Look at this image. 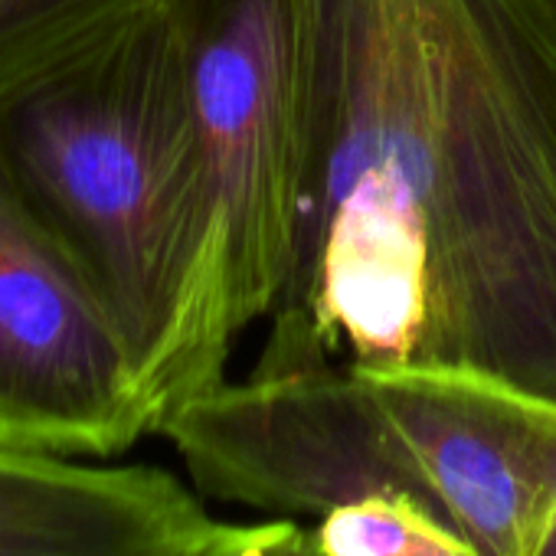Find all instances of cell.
<instances>
[{"label":"cell","mask_w":556,"mask_h":556,"mask_svg":"<svg viewBox=\"0 0 556 556\" xmlns=\"http://www.w3.org/2000/svg\"><path fill=\"white\" fill-rule=\"evenodd\" d=\"M302 157L255 370L556 406V0H299Z\"/></svg>","instance_id":"obj_1"},{"label":"cell","mask_w":556,"mask_h":556,"mask_svg":"<svg viewBox=\"0 0 556 556\" xmlns=\"http://www.w3.org/2000/svg\"><path fill=\"white\" fill-rule=\"evenodd\" d=\"M265 556H321V549H318L312 530H305V527H299V523L289 520L286 533L271 543V549Z\"/></svg>","instance_id":"obj_11"},{"label":"cell","mask_w":556,"mask_h":556,"mask_svg":"<svg viewBox=\"0 0 556 556\" xmlns=\"http://www.w3.org/2000/svg\"><path fill=\"white\" fill-rule=\"evenodd\" d=\"M206 184L203 348L226 377L232 341L286 282L302 157L299 0H164Z\"/></svg>","instance_id":"obj_3"},{"label":"cell","mask_w":556,"mask_h":556,"mask_svg":"<svg viewBox=\"0 0 556 556\" xmlns=\"http://www.w3.org/2000/svg\"><path fill=\"white\" fill-rule=\"evenodd\" d=\"M151 0H0V86Z\"/></svg>","instance_id":"obj_9"},{"label":"cell","mask_w":556,"mask_h":556,"mask_svg":"<svg viewBox=\"0 0 556 556\" xmlns=\"http://www.w3.org/2000/svg\"><path fill=\"white\" fill-rule=\"evenodd\" d=\"M286 527H289V520L236 527V533L226 543H219L216 549H210L206 556H265L271 549V543L286 533Z\"/></svg>","instance_id":"obj_10"},{"label":"cell","mask_w":556,"mask_h":556,"mask_svg":"<svg viewBox=\"0 0 556 556\" xmlns=\"http://www.w3.org/2000/svg\"><path fill=\"white\" fill-rule=\"evenodd\" d=\"M367 377L432 507L481 556H533L556 504V406L465 374Z\"/></svg>","instance_id":"obj_6"},{"label":"cell","mask_w":556,"mask_h":556,"mask_svg":"<svg viewBox=\"0 0 556 556\" xmlns=\"http://www.w3.org/2000/svg\"><path fill=\"white\" fill-rule=\"evenodd\" d=\"M236 527L151 465L0 448V556H206Z\"/></svg>","instance_id":"obj_7"},{"label":"cell","mask_w":556,"mask_h":556,"mask_svg":"<svg viewBox=\"0 0 556 556\" xmlns=\"http://www.w3.org/2000/svg\"><path fill=\"white\" fill-rule=\"evenodd\" d=\"M157 432L174 442L197 491L216 501L328 514L406 491L432 507L374 380L354 367H252L239 383L219 380L184 400Z\"/></svg>","instance_id":"obj_4"},{"label":"cell","mask_w":556,"mask_h":556,"mask_svg":"<svg viewBox=\"0 0 556 556\" xmlns=\"http://www.w3.org/2000/svg\"><path fill=\"white\" fill-rule=\"evenodd\" d=\"M0 177L118 328L157 429L226 380L203 348L206 184L164 0L0 86Z\"/></svg>","instance_id":"obj_2"},{"label":"cell","mask_w":556,"mask_h":556,"mask_svg":"<svg viewBox=\"0 0 556 556\" xmlns=\"http://www.w3.org/2000/svg\"><path fill=\"white\" fill-rule=\"evenodd\" d=\"M321 556H481V549L406 491H383L321 514L312 530Z\"/></svg>","instance_id":"obj_8"},{"label":"cell","mask_w":556,"mask_h":556,"mask_svg":"<svg viewBox=\"0 0 556 556\" xmlns=\"http://www.w3.org/2000/svg\"><path fill=\"white\" fill-rule=\"evenodd\" d=\"M533 556H556V504H553V514L546 520V530L536 543V553Z\"/></svg>","instance_id":"obj_12"},{"label":"cell","mask_w":556,"mask_h":556,"mask_svg":"<svg viewBox=\"0 0 556 556\" xmlns=\"http://www.w3.org/2000/svg\"><path fill=\"white\" fill-rule=\"evenodd\" d=\"M148 432L118 328L0 177V448L112 458Z\"/></svg>","instance_id":"obj_5"}]
</instances>
